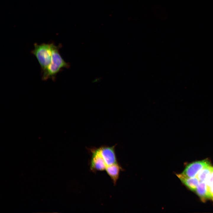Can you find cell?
<instances>
[{
    "mask_svg": "<svg viewBox=\"0 0 213 213\" xmlns=\"http://www.w3.org/2000/svg\"><path fill=\"white\" fill-rule=\"evenodd\" d=\"M62 47L61 44L56 45L51 43V60L50 64L47 70L42 75V80H46L51 79L55 81L57 74L63 68H68L69 64L62 58L59 52Z\"/></svg>",
    "mask_w": 213,
    "mask_h": 213,
    "instance_id": "1",
    "label": "cell"
},
{
    "mask_svg": "<svg viewBox=\"0 0 213 213\" xmlns=\"http://www.w3.org/2000/svg\"><path fill=\"white\" fill-rule=\"evenodd\" d=\"M31 53L35 56L40 66L41 74L44 72L50 64L51 60V43H35Z\"/></svg>",
    "mask_w": 213,
    "mask_h": 213,
    "instance_id": "2",
    "label": "cell"
},
{
    "mask_svg": "<svg viewBox=\"0 0 213 213\" xmlns=\"http://www.w3.org/2000/svg\"><path fill=\"white\" fill-rule=\"evenodd\" d=\"M91 154L90 169L93 171L105 170L107 166L99 148L90 149Z\"/></svg>",
    "mask_w": 213,
    "mask_h": 213,
    "instance_id": "3",
    "label": "cell"
},
{
    "mask_svg": "<svg viewBox=\"0 0 213 213\" xmlns=\"http://www.w3.org/2000/svg\"><path fill=\"white\" fill-rule=\"evenodd\" d=\"M210 164L207 159L195 162L187 165L181 173L190 178L196 177L202 169Z\"/></svg>",
    "mask_w": 213,
    "mask_h": 213,
    "instance_id": "4",
    "label": "cell"
},
{
    "mask_svg": "<svg viewBox=\"0 0 213 213\" xmlns=\"http://www.w3.org/2000/svg\"><path fill=\"white\" fill-rule=\"evenodd\" d=\"M116 146V145L112 146H104L99 147L107 166L118 163L115 150Z\"/></svg>",
    "mask_w": 213,
    "mask_h": 213,
    "instance_id": "5",
    "label": "cell"
},
{
    "mask_svg": "<svg viewBox=\"0 0 213 213\" xmlns=\"http://www.w3.org/2000/svg\"><path fill=\"white\" fill-rule=\"evenodd\" d=\"M122 170V168L117 163L107 166L105 170L112 180L114 185H115L119 178L120 171Z\"/></svg>",
    "mask_w": 213,
    "mask_h": 213,
    "instance_id": "6",
    "label": "cell"
},
{
    "mask_svg": "<svg viewBox=\"0 0 213 213\" xmlns=\"http://www.w3.org/2000/svg\"><path fill=\"white\" fill-rule=\"evenodd\" d=\"M176 175L183 184L191 191H195L196 187L200 182L196 177L190 178L182 173L176 174Z\"/></svg>",
    "mask_w": 213,
    "mask_h": 213,
    "instance_id": "7",
    "label": "cell"
},
{
    "mask_svg": "<svg viewBox=\"0 0 213 213\" xmlns=\"http://www.w3.org/2000/svg\"><path fill=\"white\" fill-rule=\"evenodd\" d=\"M195 192L203 202L211 199L208 188L205 181H200L196 187Z\"/></svg>",
    "mask_w": 213,
    "mask_h": 213,
    "instance_id": "8",
    "label": "cell"
},
{
    "mask_svg": "<svg viewBox=\"0 0 213 213\" xmlns=\"http://www.w3.org/2000/svg\"><path fill=\"white\" fill-rule=\"evenodd\" d=\"M213 172V167L210 164L202 169L198 174L196 177L200 181H205Z\"/></svg>",
    "mask_w": 213,
    "mask_h": 213,
    "instance_id": "9",
    "label": "cell"
},
{
    "mask_svg": "<svg viewBox=\"0 0 213 213\" xmlns=\"http://www.w3.org/2000/svg\"><path fill=\"white\" fill-rule=\"evenodd\" d=\"M205 182L208 188L210 187L213 185V172L208 177Z\"/></svg>",
    "mask_w": 213,
    "mask_h": 213,
    "instance_id": "10",
    "label": "cell"
},
{
    "mask_svg": "<svg viewBox=\"0 0 213 213\" xmlns=\"http://www.w3.org/2000/svg\"><path fill=\"white\" fill-rule=\"evenodd\" d=\"M208 190L211 196V199L213 201V185L208 188Z\"/></svg>",
    "mask_w": 213,
    "mask_h": 213,
    "instance_id": "11",
    "label": "cell"
}]
</instances>
